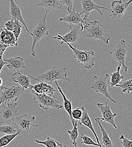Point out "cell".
<instances>
[{"instance_id":"11","label":"cell","mask_w":132,"mask_h":147,"mask_svg":"<svg viewBox=\"0 0 132 147\" xmlns=\"http://www.w3.org/2000/svg\"><path fill=\"white\" fill-rule=\"evenodd\" d=\"M70 32L67 34L62 36L58 35L56 37H54V39H57L60 41V44H63L64 42H68L70 44H74L75 47L76 43L79 40V36L81 34V26L78 25H69Z\"/></svg>"},{"instance_id":"40","label":"cell","mask_w":132,"mask_h":147,"mask_svg":"<svg viewBox=\"0 0 132 147\" xmlns=\"http://www.w3.org/2000/svg\"><path fill=\"white\" fill-rule=\"evenodd\" d=\"M3 87H4V86H2L1 87H0V92H1V91L2 90V89L3 88Z\"/></svg>"},{"instance_id":"7","label":"cell","mask_w":132,"mask_h":147,"mask_svg":"<svg viewBox=\"0 0 132 147\" xmlns=\"http://www.w3.org/2000/svg\"><path fill=\"white\" fill-rule=\"evenodd\" d=\"M14 125L20 135L29 133L34 127H38L36 124L35 117L28 114L18 116L14 121Z\"/></svg>"},{"instance_id":"17","label":"cell","mask_w":132,"mask_h":147,"mask_svg":"<svg viewBox=\"0 0 132 147\" xmlns=\"http://www.w3.org/2000/svg\"><path fill=\"white\" fill-rule=\"evenodd\" d=\"M82 14L81 13L77 12L74 9H72L68 14L63 17L59 18V22H64L69 24V25H78L82 26L85 20V18L81 17Z\"/></svg>"},{"instance_id":"16","label":"cell","mask_w":132,"mask_h":147,"mask_svg":"<svg viewBox=\"0 0 132 147\" xmlns=\"http://www.w3.org/2000/svg\"><path fill=\"white\" fill-rule=\"evenodd\" d=\"M3 59L6 63V67L13 72L20 71L25 68L24 58L19 56H13L9 58H3Z\"/></svg>"},{"instance_id":"26","label":"cell","mask_w":132,"mask_h":147,"mask_svg":"<svg viewBox=\"0 0 132 147\" xmlns=\"http://www.w3.org/2000/svg\"><path fill=\"white\" fill-rule=\"evenodd\" d=\"M121 65L119 64V65L117 67V70L116 71H113L112 74L110 75V82H107V84H109L111 88L115 87V86L119 84L123 79L124 75L120 74V69Z\"/></svg>"},{"instance_id":"23","label":"cell","mask_w":132,"mask_h":147,"mask_svg":"<svg viewBox=\"0 0 132 147\" xmlns=\"http://www.w3.org/2000/svg\"><path fill=\"white\" fill-rule=\"evenodd\" d=\"M5 28L14 34L16 40L18 41L22 31V24L17 20L11 19L5 23Z\"/></svg>"},{"instance_id":"30","label":"cell","mask_w":132,"mask_h":147,"mask_svg":"<svg viewBox=\"0 0 132 147\" xmlns=\"http://www.w3.org/2000/svg\"><path fill=\"white\" fill-rule=\"evenodd\" d=\"M19 132L14 126L10 125H3L0 126V134L6 135Z\"/></svg>"},{"instance_id":"34","label":"cell","mask_w":132,"mask_h":147,"mask_svg":"<svg viewBox=\"0 0 132 147\" xmlns=\"http://www.w3.org/2000/svg\"><path fill=\"white\" fill-rule=\"evenodd\" d=\"M120 143L123 147H132V141L126 138L124 135H121L120 137Z\"/></svg>"},{"instance_id":"8","label":"cell","mask_w":132,"mask_h":147,"mask_svg":"<svg viewBox=\"0 0 132 147\" xmlns=\"http://www.w3.org/2000/svg\"><path fill=\"white\" fill-rule=\"evenodd\" d=\"M24 91L25 90L21 86H4L0 92V105L16 102Z\"/></svg>"},{"instance_id":"35","label":"cell","mask_w":132,"mask_h":147,"mask_svg":"<svg viewBox=\"0 0 132 147\" xmlns=\"http://www.w3.org/2000/svg\"><path fill=\"white\" fill-rule=\"evenodd\" d=\"M62 2L63 4H64L67 8V11L69 13L72 9V6H73V3L74 0H62Z\"/></svg>"},{"instance_id":"37","label":"cell","mask_w":132,"mask_h":147,"mask_svg":"<svg viewBox=\"0 0 132 147\" xmlns=\"http://www.w3.org/2000/svg\"><path fill=\"white\" fill-rule=\"evenodd\" d=\"M6 65V62L3 60V58H0V74H1V70H2V68H3V67L5 65Z\"/></svg>"},{"instance_id":"27","label":"cell","mask_w":132,"mask_h":147,"mask_svg":"<svg viewBox=\"0 0 132 147\" xmlns=\"http://www.w3.org/2000/svg\"><path fill=\"white\" fill-rule=\"evenodd\" d=\"M115 87H120L122 89L121 92L127 93L128 94L130 92H132V78L128 80L123 82H120L119 84H116Z\"/></svg>"},{"instance_id":"15","label":"cell","mask_w":132,"mask_h":147,"mask_svg":"<svg viewBox=\"0 0 132 147\" xmlns=\"http://www.w3.org/2000/svg\"><path fill=\"white\" fill-rule=\"evenodd\" d=\"M62 0H40L37 2L36 6H41L45 9V15L51 11L62 10L63 8Z\"/></svg>"},{"instance_id":"12","label":"cell","mask_w":132,"mask_h":147,"mask_svg":"<svg viewBox=\"0 0 132 147\" xmlns=\"http://www.w3.org/2000/svg\"><path fill=\"white\" fill-rule=\"evenodd\" d=\"M132 2L129 0L126 2H123L122 0H115L111 3V14L110 17L114 20L120 21L125 13L128 7Z\"/></svg>"},{"instance_id":"32","label":"cell","mask_w":132,"mask_h":147,"mask_svg":"<svg viewBox=\"0 0 132 147\" xmlns=\"http://www.w3.org/2000/svg\"><path fill=\"white\" fill-rule=\"evenodd\" d=\"M81 139L82 140L81 143L84 144L86 146H96V147H100L99 145L97 143L94 142L90 138L89 136L81 134Z\"/></svg>"},{"instance_id":"31","label":"cell","mask_w":132,"mask_h":147,"mask_svg":"<svg viewBox=\"0 0 132 147\" xmlns=\"http://www.w3.org/2000/svg\"><path fill=\"white\" fill-rule=\"evenodd\" d=\"M35 142L38 144H42L46 147H58L56 143V140L49 136L47 137L46 140H41L37 139L35 140Z\"/></svg>"},{"instance_id":"10","label":"cell","mask_w":132,"mask_h":147,"mask_svg":"<svg viewBox=\"0 0 132 147\" xmlns=\"http://www.w3.org/2000/svg\"><path fill=\"white\" fill-rule=\"evenodd\" d=\"M109 76V75L107 74H106L104 76L98 77L97 76H94V80L92 84L91 88L96 93L102 94L114 104H116V101L111 97L108 91L107 78Z\"/></svg>"},{"instance_id":"5","label":"cell","mask_w":132,"mask_h":147,"mask_svg":"<svg viewBox=\"0 0 132 147\" xmlns=\"http://www.w3.org/2000/svg\"><path fill=\"white\" fill-rule=\"evenodd\" d=\"M46 15L45 14L44 18H42L38 23L36 27L29 31V34L32 36L33 41L31 49V55L33 57L36 56L35 53V45L36 43L42 39L44 37L49 35V25L46 22Z\"/></svg>"},{"instance_id":"39","label":"cell","mask_w":132,"mask_h":147,"mask_svg":"<svg viewBox=\"0 0 132 147\" xmlns=\"http://www.w3.org/2000/svg\"><path fill=\"white\" fill-rule=\"evenodd\" d=\"M2 83H3V81L2 79L0 78V87H1L2 86Z\"/></svg>"},{"instance_id":"29","label":"cell","mask_w":132,"mask_h":147,"mask_svg":"<svg viewBox=\"0 0 132 147\" xmlns=\"http://www.w3.org/2000/svg\"><path fill=\"white\" fill-rule=\"evenodd\" d=\"M74 127L72 130H68L67 132L70 135V138L72 141V145L75 147H77V143L76 142L77 139L78 137V129L77 128V121H75V125H73Z\"/></svg>"},{"instance_id":"22","label":"cell","mask_w":132,"mask_h":147,"mask_svg":"<svg viewBox=\"0 0 132 147\" xmlns=\"http://www.w3.org/2000/svg\"><path fill=\"white\" fill-rule=\"evenodd\" d=\"M31 88L38 93H44L52 96H54V92H56L55 88L51 86L44 82H38L35 85H31Z\"/></svg>"},{"instance_id":"36","label":"cell","mask_w":132,"mask_h":147,"mask_svg":"<svg viewBox=\"0 0 132 147\" xmlns=\"http://www.w3.org/2000/svg\"><path fill=\"white\" fill-rule=\"evenodd\" d=\"M7 47L0 42V58H3V55Z\"/></svg>"},{"instance_id":"24","label":"cell","mask_w":132,"mask_h":147,"mask_svg":"<svg viewBox=\"0 0 132 147\" xmlns=\"http://www.w3.org/2000/svg\"><path fill=\"white\" fill-rule=\"evenodd\" d=\"M54 83L56 85L57 88L59 91V93L61 94L62 97H63V102H64V108L66 111L67 112L68 114V117L69 119L70 120V121L71 122L72 125H75V120L74 119L72 118V102L70 100L68 99L67 98V97L66 96V95L64 94V93L63 92V91L62 90V88L60 87V86H59L58 83H57V81L54 82Z\"/></svg>"},{"instance_id":"2","label":"cell","mask_w":132,"mask_h":147,"mask_svg":"<svg viewBox=\"0 0 132 147\" xmlns=\"http://www.w3.org/2000/svg\"><path fill=\"white\" fill-rule=\"evenodd\" d=\"M32 81H38L51 84L57 80H65L69 84L71 83V79L68 77L66 67H59L54 65L44 73L40 74L36 77L31 76Z\"/></svg>"},{"instance_id":"25","label":"cell","mask_w":132,"mask_h":147,"mask_svg":"<svg viewBox=\"0 0 132 147\" xmlns=\"http://www.w3.org/2000/svg\"><path fill=\"white\" fill-rule=\"evenodd\" d=\"M95 121L97 125L99 126V128L101 129V131L102 132V143L105 147H113L112 141L111 140L107 132L102 126L101 123V119L99 117L95 118Z\"/></svg>"},{"instance_id":"28","label":"cell","mask_w":132,"mask_h":147,"mask_svg":"<svg viewBox=\"0 0 132 147\" xmlns=\"http://www.w3.org/2000/svg\"><path fill=\"white\" fill-rule=\"evenodd\" d=\"M20 135V132H17L14 134L4 135L0 138V147H6L17 136Z\"/></svg>"},{"instance_id":"13","label":"cell","mask_w":132,"mask_h":147,"mask_svg":"<svg viewBox=\"0 0 132 147\" xmlns=\"http://www.w3.org/2000/svg\"><path fill=\"white\" fill-rule=\"evenodd\" d=\"M96 107L102 113V118H100L101 121L110 124L115 129H117V127L115 122V118L117 116V113H113L111 111L108 102H106V104L97 103Z\"/></svg>"},{"instance_id":"6","label":"cell","mask_w":132,"mask_h":147,"mask_svg":"<svg viewBox=\"0 0 132 147\" xmlns=\"http://www.w3.org/2000/svg\"><path fill=\"white\" fill-rule=\"evenodd\" d=\"M64 43L71 49L74 53V57L77 62L83 64L84 67L86 69H91L94 66L95 60L96 59L94 51L77 49L76 47L68 42Z\"/></svg>"},{"instance_id":"18","label":"cell","mask_w":132,"mask_h":147,"mask_svg":"<svg viewBox=\"0 0 132 147\" xmlns=\"http://www.w3.org/2000/svg\"><path fill=\"white\" fill-rule=\"evenodd\" d=\"M0 42L7 48L18 46L17 41L14 34L5 27L0 28Z\"/></svg>"},{"instance_id":"9","label":"cell","mask_w":132,"mask_h":147,"mask_svg":"<svg viewBox=\"0 0 132 147\" xmlns=\"http://www.w3.org/2000/svg\"><path fill=\"white\" fill-rule=\"evenodd\" d=\"M127 51L128 49L126 45V41L124 40H121L116 44L113 51L110 53L113 59L123 67L125 73H127L128 70V67L125 64Z\"/></svg>"},{"instance_id":"19","label":"cell","mask_w":132,"mask_h":147,"mask_svg":"<svg viewBox=\"0 0 132 147\" xmlns=\"http://www.w3.org/2000/svg\"><path fill=\"white\" fill-rule=\"evenodd\" d=\"M11 79L14 82L19 84L26 91L31 88L32 79L29 75H25L20 73V71L14 72L11 74Z\"/></svg>"},{"instance_id":"21","label":"cell","mask_w":132,"mask_h":147,"mask_svg":"<svg viewBox=\"0 0 132 147\" xmlns=\"http://www.w3.org/2000/svg\"><path fill=\"white\" fill-rule=\"evenodd\" d=\"M82 117L80 120V122H79V126H81L82 125H84L85 126L87 127L88 128L90 129L91 130V131L93 133L94 135L95 138L96 139V143L98 144V145H99L100 147H102V145L101 144V142L99 140V138L97 136V134L96 133V132L95 131L93 123L92 122V121L90 119V118L89 116L88 111L85 109V107H82Z\"/></svg>"},{"instance_id":"4","label":"cell","mask_w":132,"mask_h":147,"mask_svg":"<svg viewBox=\"0 0 132 147\" xmlns=\"http://www.w3.org/2000/svg\"><path fill=\"white\" fill-rule=\"evenodd\" d=\"M17 102L12 104H2L0 105L1 125H10L14 126V121L20 115L19 109L23 107L20 106L17 108Z\"/></svg>"},{"instance_id":"41","label":"cell","mask_w":132,"mask_h":147,"mask_svg":"<svg viewBox=\"0 0 132 147\" xmlns=\"http://www.w3.org/2000/svg\"></svg>"},{"instance_id":"14","label":"cell","mask_w":132,"mask_h":147,"mask_svg":"<svg viewBox=\"0 0 132 147\" xmlns=\"http://www.w3.org/2000/svg\"><path fill=\"white\" fill-rule=\"evenodd\" d=\"M80 1L81 2L82 6V11L81 13L85 15L84 18H88V17L90 13L93 10L96 11L98 14L101 16H103V13L101 10L102 9H105L111 12V9L99 6L96 4L92 0H80Z\"/></svg>"},{"instance_id":"20","label":"cell","mask_w":132,"mask_h":147,"mask_svg":"<svg viewBox=\"0 0 132 147\" xmlns=\"http://www.w3.org/2000/svg\"><path fill=\"white\" fill-rule=\"evenodd\" d=\"M10 2V15L11 19L19 21L24 27L27 32L29 33V31L27 26V24L22 16L21 9L19 6L15 2L14 0H9Z\"/></svg>"},{"instance_id":"33","label":"cell","mask_w":132,"mask_h":147,"mask_svg":"<svg viewBox=\"0 0 132 147\" xmlns=\"http://www.w3.org/2000/svg\"><path fill=\"white\" fill-rule=\"evenodd\" d=\"M82 110L80 109V108H77L74 110L72 111V118L75 120V121H77V126H79L80 120L82 117Z\"/></svg>"},{"instance_id":"38","label":"cell","mask_w":132,"mask_h":147,"mask_svg":"<svg viewBox=\"0 0 132 147\" xmlns=\"http://www.w3.org/2000/svg\"><path fill=\"white\" fill-rule=\"evenodd\" d=\"M56 143H57V144H58V147H67L66 146L63 145V144H62V143H59V142H57V140H56Z\"/></svg>"},{"instance_id":"1","label":"cell","mask_w":132,"mask_h":147,"mask_svg":"<svg viewBox=\"0 0 132 147\" xmlns=\"http://www.w3.org/2000/svg\"><path fill=\"white\" fill-rule=\"evenodd\" d=\"M81 35L92 40H99L105 44H109L110 37L107 32V27L99 20L90 22L85 18L81 26Z\"/></svg>"},{"instance_id":"3","label":"cell","mask_w":132,"mask_h":147,"mask_svg":"<svg viewBox=\"0 0 132 147\" xmlns=\"http://www.w3.org/2000/svg\"><path fill=\"white\" fill-rule=\"evenodd\" d=\"M28 92L32 94L34 101L42 109L48 110L50 108L60 109L63 108L59 101L55 96H52L44 93H38L31 88H29Z\"/></svg>"}]
</instances>
